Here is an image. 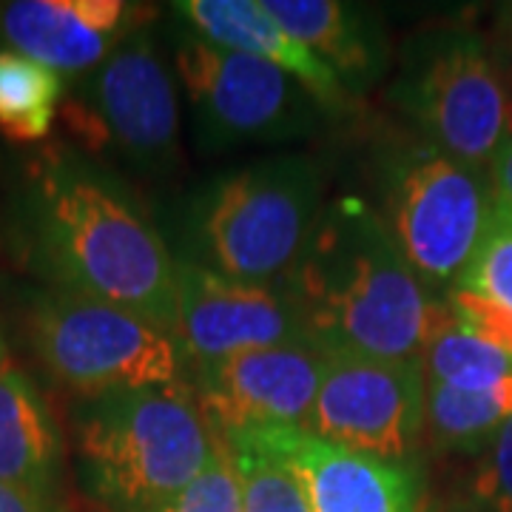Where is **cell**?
<instances>
[{
  "instance_id": "1",
  "label": "cell",
  "mask_w": 512,
  "mask_h": 512,
  "mask_svg": "<svg viewBox=\"0 0 512 512\" xmlns=\"http://www.w3.org/2000/svg\"><path fill=\"white\" fill-rule=\"evenodd\" d=\"M18 245L49 288L94 296L177 328V256L111 174L55 148L29 165L18 197Z\"/></svg>"
},
{
  "instance_id": "2",
  "label": "cell",
  "mask_w": 512,
  "mask_h": 512,
  "mask_svg": "<svg viewBox=\"0 0 512 512\" xmlns=\"http://www.w3.org/2000/svg\"><path fill=\"white\" fill-rule=\"evenodd\" d=\"M285 288L322 356L419 359L456 313L427 291L370 202L325 205Z\"/></svg>"
},
{
  "instance_id": "3",
  "label": "cell",
  "mask_w": 512,
  "mask_h": 512,
  "mask_svg": "<svg viewBox=\"0 0 512 512\" xmlns=\"http://www.w3.org/2000/svg\"><path fill=\"white\" fill-rule=\"evenodd\" d=\"M72 433L83 487L106 512H160L214 450L188 379L77 399Z\"/></svg>"
},
{
  "instance_id": "4",
  "label": "cell",
  "mask_w": 512,
  "mask_h": 512,
  "mask_svg": "<svg viewBox=\"0 0 512 512\" xmlns=\"http://www.w3.org/2000/svg\"><path fill=\"white\" fill-rule=\"evenodd\" d=\"M325 211V171L305 154H276L194 191L183 214V259L248 282H285Z\"/></svg>"
},
{
  "instance_id": "5",
  "label": "cell",
  "mask_w": 512,
  "mask_h": 512,
  "mask_svg": "<svg viewBox=\"0 0 512 512\" xmlns=\"http://www.w3.org/2000/svg\"><path fill=\"white\" fill-rule=\"evenodd\" d=\"M379 217L427 291L447 296L467 271L493 217L487 168L427 140L382 143L376 151Z\"/></svg>"
},
{
  "instance_id": "6",
  "label": "cell",
  "mask_w": 512,
  "mask_h": 512,
  "mask_svg": "<svg viewBox=\"0 0 512 512\" xmlns=\"http://www.w3.org/2000/svg\"><path fill=\"white\" fill-rule=\"evenodd\" d=\"M26 345L77 399L183 382L180 342L137 313L94 296L43 288L23 308Z\"/></svg>"
},
{
  "instance_id": "7",
  "label": "cell",
  "mask_w": 512,
  "mask_h": 512,
  "mask_svg": "<svg viewBox=\"0 0 512 512\" xmlns=\"http://www.w3.org/2000/svg\"><path fill=\"white\" fill-rule=\"evenodd\" d=\"M390 100L421 140L487 168L507 140V97L487 43L467 29H430L402 52Z\"/></svg>"
},
{
  "instance_id": "8",
  "label": "cell",
  "mask_w": 512,
  "mask_h": 512,
  "mask_svg": "<svg viewBox=\"0 0 512 512\" xmlns=\"http://www.w3.org/2000/svg\"><path fill=\"white\" fill-rule=\"evenodd\" d=\"M174 69L191 106L197 146L208 154L245 143L302 140L325 114L279 66L214 46L191 29L177 40Z\"/></svg>"
},
{
  "instance_id": "9",
  "label": "cell",
  "mask_w": 512,
  "mask_h": 512,
  "mask_svg": "<svg viewBox=\"0 0 512 512\" xmlns=\"http://www.w3.org/2000/svg\"><path fill=\"white\" fill-rule=\"evenodd\" d=\"M63 120L92 151L111 146L148 177L180 165V100L148 29L128 35L63 106Z\"/></svg>"
},
{
  "instance_id": "10",
  "label": "cell",
  "mask_w": 512,
  "mask_h": 512,
  "mask_svg": "<svg viewBox=\"0 0 512 512\" xmlns=\"http://www.w3.org/2000/svg\"><path fill=\"white\" fill-rule=\"evenodd\" d=\"M305 430L353 453L413 458L424 439L421 362L328 356Z\"/></svg>"
},
{
  "instance_id": "11",
  "label": "cell",
  "mask_w": 512,
  "mask_h": 512,
  "mask_svg": "<svg viewBox=\"0 0 512 512\" xmlns=\"http://www.w3.org/2000/svg\"><path fill=\"white\" fill-rule=\"evenodd\" d=\"M328 356L308 342L259 348L191 367V390L211 433L220 439L305 430Z\"/></svg>"
},
{
  "instance_id": "12",
  "label": "cell",
  "mask_w": 512,
  "mask_h": 512,
  "mask_svg": "<svg viewBox=\"0 0 512 512\" xmlns=\"http://www.w3.org/2000/svg\"><path fill=\"white\" fill-rule=\"evenodd\" d=\"M174 339L191 367L214 365L248 350L308 342L285 282L248 285L183 256H177Z\"/></svg>"
},
{
  "instance_id": "13",
  "label": "cell",
  "mask_w": 512,
  "mask_h": 512,
  "mask_svg": "<svg viewBox=\"0 0 512 512\" xmlns=\"http://www.w3.org/2000/svg\"><path fill=\"white\" fill-rule=\"evenodd\" d=\"M231 439L251 441L282 458L299 478L311 512H430V484L419 456L353 453L308 430H265Z\"/></svg>"
},
{
  "instance_id": "14",
  "label": "cell",
  "mask_w": 512,
  "mask_h": 512,
  "mask_svg": "<svg viewBox=\"0 0 512 512\" xmlns=\"http://www.w3.org/2000/svg\"><path fill=\"white\" fill-rule=\"evenodd\" d=\"M151 18L126 0H12L0 3V40L60 77L89 74Z\"/></svg>"
},
{
  "instance_id": "15",
  "label": "cell",
  "mask_w": 512,
  "mask_h": 512,
  "mask_svg": "<svg viewBox=\"0 0 512 512\" xmlns=\"http://www.w3.org/2000/svg\"><path fill=\"white\" fill-rule=\"evenodd\" d=\"M185 26L202 40L274 63L293 80H299L325 114H345L353 109L350 94L336 74L313 55L305 43L265 9L262 0H183L171 6Z\"/></svg>"
},
{
  "instance_id": "16",
  "label": "cell",
  "mask_w": 512,
  "mask_h": 512,
  "mask_svg": "<svg viewBox=\"0 0 512 512\" xmlns=\"http://www.w3.org/2000/svg\"><path fill=\"white\" fill-rule=\"evenodd\" d=\"M299 43L319 57L356 103L390 72V35L382 15L348 0H262Z\"/></svg>"
},
{
  "instance_id": "17",
  "label": "cell",
  "mask_w": 512,
  "mask_h": 512,
  "mask_svg": "<svg viewBox=\"0 0 512 512\" xmlns=\"http://www.w3.org/2000/svg\"><path fill=\"white\" fill-rule=\"evenodd\" d=\"M63 433L37 384L20 370H0V484L57 501Z\"/></svg>"
},
{
  "instance_id": "18",
  "label": "cell",
  "mask_w": 512,
  "mask_h": 512,
  "mask_svg": "<svg viewBox=\"0 0 512 512\" xmlns=\"http://www.w3.org/2000/svg\"><path fill=\"white\" fill-rule=\"evenodd\" d=\"M512 416V376L487 390L424 382V436L436 450L467 453L490 444Z\"/></svg>"
},
{
  "instance_id": "19",
  "label": "cell",
  "mask_w": 512,
  "mask_h": 512,
  "mask_svg": "<svg viewBox=\"0 0 512 512\" xmlns=\"http://www.w3.org/2000/svg\"><path fill=\"white\" fill-rule=\"evenodd\" d=\"M66 83L49 66L12 49L0 52V134L12 143H40L52 134Z\"/></svg>"
},
{
  "instance_id": "20",
  "label": "cell",
  "mask_w": 512,
  "mask_h": 512,
  "mask_svg": "<svg viewBox=\"0 0 512 512\" xmlns=\"http://www.w3.org/2000/svg\"><path fill=\"white\" fill-rule=\"evenodd\" d=\"M424 382L458 390H487L512 376V356L481 342L458 319L439 330L419 356Z\"/></svg>"
},
{
  "instance_id": "21",
  "label": "cell",
  "mask_w": 512,
  "mask_h": 512,
  "mask_svg": "<svg viewBox=\"0 0 512 512\" xmlns=\"http://www.w3.org/2000/svg\"><path fill=\"white\" fill-rule=\"evenodd\" d=\"M237 464L242 512H311L308 495L291 467L251 441H225Z\"/></svg>"
},
{
  "instance_id": "22",
  "label": "cell",
  "mask_w": 512,
  "mask_h": 512,
  "mask_svg": "<svg viewBox=\"0 0 512 512\" xmlns=\"http://www.w3.org/2000/svg\"><path fill=\"white\" fill-rule=\"evenodd\" d=\"M456 288L481 293L512 311V214L493 202V217Z\"/></svg>"
},
{
  "instance_id": "23",
  "label": "cell",
  "mask_w": 512,
  "mask_h": 512,
  "mask_svg": "<svg viewBox=\"0 0 512 512\" xmlns=\"http://www.w3.org/2000/svg\"><path fill=\"white\" fill-rule=\"evenodd\" d=\"M160 512H242L237 464L225 441L214 436V450L183 493L174 495Z\"/></svg>"
},
{
  "instance_id": "24",
  "label": "cell",
  "mask_w": 512,
  "mask_h": 512,
  "mask_svg": "<svg viewBox=\"0 0 512 512\" xmlns=\"http://www.w3.org/2000/svg\"><path fill=\"white\" fill-rule=\"evenodd\" d=\"M470 493L487 512H512V416L484 444Z\"/></svg>"
},
{
  "instance_id": "25",
  "label": "cell",
  "mask_w": 512,
  "mask_h": 512,
  "mask_svg": "<svg viewBox=\"0 0 512 512\" xmlns=\"http://www.w3.org/2000/svg\"><path fill=\"white\" fill-rule=\"evenodd\" d=\"M447 302L456 313V319L478 336L481 342L493 345V348L504 350L512 356V311L498 305L493 299L481 296V293L464 291V288H453L447 293Z\"/></svg>"
},
{
  "instance_id": "26",
  "label": "cell",
  "mask_w": 512,
  "mask_h": 512,
  "mask_svg": "<svg viewBox=\"0 0 512 512\" xmlns=\"http://www.w3.org/2000/svg\"><path fill=\"white\" fill-rule=\"evenodd\" d=\"M487 180H490L495 205L512 214V137L498 146L493 160L487 163Z\"/></svg>"
},
{
  "instance_id": "27",
  "label": "cell",
  "mask_w": 512,
  "mask_h": 512,
  "mask_svg": "<svg viewBox=\"0 0 512 512\" xmlns=\"http://www.w3.org/2000/svg\"><path fill=\"white\" fill-rule=\"evenodd\" d=\"M0 512H60V504L29 490L0 484Z\"/></svg>"
},
{
  "instance_id": "28",
  "label": "cell",
  "mask_w": 512,
  "mask_h": 512,
  "mask_svg": "<svg viewBox=\"0 0 512 512\" xmlns=\"http://www.w3.org/2000/svg\"><path fill=\"white\" fill-rule=\"evenodd\" d=\"M495 66L504 83V97H507V137H512V46L495 52Z\"/></svg>"
},
{
  "instance_id": "29",
  "label": "cell",
  "mask_w": 512,
  "mask_h": 512,
  "mask_svg": "<svg viewBox=\"0 0 512 512\" xmlns=\"http://www.w3.org/2000/svg\"><path fill=\"white\" fill-rule=\"evenodd\" d=\"M495 20H498V32H501V37H504V40H507V43L512 46V3L498 6Z\"/></svg>"
},
{
  "instance_id": "30",
  "label": "cell",
  "mask_w": 512,
  "mask_h": 512,
  "mask_svg": "<svg viewBox=\"0 0 512 512\" xmlns=\"http://www.w3.org/2000/svg\"><path fill=\"white\" fill-rule=\"evenodd\" d=\"M6 367H9V345H6V336L0 330V370H6Z\"/></svg>"
}]
</instances>
